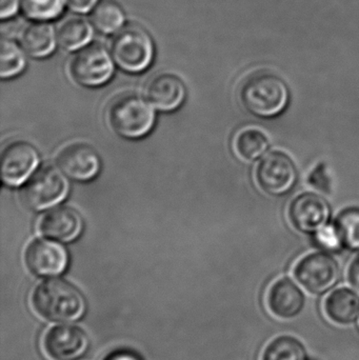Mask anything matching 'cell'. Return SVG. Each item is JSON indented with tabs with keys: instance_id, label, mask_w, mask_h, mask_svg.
<instances>
[{
	"instance_id": "obj_2",
	"label": "cell",
	"mask_w": 359,
	"mask_h": 360,
	"mask_svg": "<svg viewBox=\"0 0 359 360\" xmlns=\"http://www.w3.org/2000/svg\"><path fill=\"white\" fill-rule=\"evenodd\" d=\"M244 109L259 118H273L288 107V84L272 72H257L249 76L240 91Z\"/></svg>"
},
{
	"instance_id": "obj_19",
	"label": "cell",
	"mask_w": 359,
	"mask_h": 360,
	"mask_svg": "<svg viewBox=\"0 0 359 360\" xmlns=\"http://www.w3.org/2000/svg\"><path fill=\"white\" fill-rule=\"evenodd\" d=\"M94 30L91 21L84 17H69L56 30L58 44L69 52L81 50L92 41Z\"/></svg>"
},
{
	"instance_id": "obj_16",
	"label": "cell",
	"mask_w": 359,
	"mask_h": 360,
	"mask_svg": "<svg viewBox=\"0 0 359 360\" xmlns=\"http://www.w3.org/2000/svg\"><path fill=\"white\" fill-rule=\"evenodd\" d=\"M150 103L162 112H171L181 107L187 94L185 84L173 74H159L150 80L145 89Z\"/></svg>"
},
{
	"instance_id": "obj_29",
	"label": "cell",
	"mask_w": 359,
	"mask_h": 360,
	"mask_svg": "<svg viewBox=\"0 0 359 360\" xmlns=\"http://www.w3.org/2000/svg\"><path fill=\"white\" fill-rule=\"evenodd\" d=\"M347 279L351 287L359 292V254L351 260L347 270Z\"/></svg>"
},
{
	"instance_id": "obj_3",
	"label": "cell",
	"mask_w": 359,
	"mask_h": 360,
	"mask_svg": "<svg viewBox=\"0 0 359 360\" xmlns=\"http://www.w3.org/2000/svg\"><path fill=\"white\" fill-rule=\"evenodd\" d=\"M110 52L120 69L129 73H141L153 63L155 44L145 27L126 25L114 35Z\"/></svg>"
},
{
	"instance_id": "obj_14",
	"label": "cell",
	"mask_w": 359,
	"mask_h": 360,
	"mask_svg": "<svg viewBox=\"0 0 359 360\" xmlns=\"http://www.w3.org/2000/svg\"><path fill=\"white\" fill-rule=\"evenodd\" d=\"M59 169L65 176L78 181L94 179L100 170V158L86 143H72L61 150L57 158Z\"/></svg>"
},
{
	"instance_id": "obj_4",
	"label": "cell",
	"mask_w": 359,
	"mask_h": 360,
	"mask_svg": "<svg viewBox=\"0 0 359 360\" xmlns=\"http://www.w3.org/2000/svg\"><path fill=\"white\" fill-rule=\"evenodd\" d=\"M107 118L110 126L118 135L136 139L151 132L155 122V112L139 95L124 94L111 103Z\"/></svg>"
},
{
	"instance_id": "obj_23",
	"label": "cell",
	"mask_w": 359,
	"mask_h": 360,
	"mask_svg": "<svg viewBox=\"0 0 359 360\" xmlns=\"http://www.w3.org/2000/svg\"><path fill=\"white\" fill-rule=\"evenodd\" d=\"M27 53L14 40L4 37L0 42V76L4 79L19 75L27 65Z\"/></svg>"
},
{
	"instance_id": "obj_6",
	"label": "cell",
	"mask_w": 359,
	"mask_h": 360,
	"mask_svg": "<svg viewBox=\"0 0 359 360\" xmlns=\"http://www.w3.org/2000/svg\"><path fill=\"white\" fill-rule=\"evenodd\" d=\"M65 173L54 167H44L25 181L21 200L33 211H42L61 202L69 193Z\"/></svg>"
},
{
	"instance_id": "obj_10",
	"label": "cell",
	"mask_w": 359,
	"mask_h": 360,
	"mask_svg": "<svg viewBox=\"0 0 359 360\" xmlns=\"http://www.w3.org/2000/svg\"><path fill=\"white\" fill-rule=\"evenodd\" d=\"M266 302L268 310L275 319L294 321L305 312L307 296L294 281L282 277L270 285Z\"/></svg>"
},
{
	"instance_id": "obj_12",
	"label": "cell",
	"mask_w": 359,
	"mask_h": 360,
	"mask_svg": "<svg viewBox=\"0 0 359 360\" xmlns=\"http://www.w3.org/2000/svg\"><path fill=\"white\" fill-rule=\"evenodd\" d=\"M39 164V156L31 143L18 141L4 148L0 160V172L4 184L18 186L27 181Z\"/></svg>"
},
{
	"instance_id": "obj_28",
	"label": "cell",
	"mask_w": 359,
	"mask_h": 360,
	"mask_svg": "<svg viewBox=\"0 0 359 360\" xmlns=\"http://www.w3.org/2000/svg\"><path fill=\"white\" fill-rule=\"evenodd\" d=\"M99 0H67V6L74 13L86 14L92 12Z\"/></svg>"
},
{
	"instance_id": "obj_22",
	"label": "cell",
	"mask_w": 359,
	"mask_h": 360,
	"mask_svg": "<svg viewBox=\"0 0 359 360\" xmlns=\"http://www.w3.org/2000/svg\"><path fill=\"white\" fill-rule=\"evenodd\" d=\"M267 135L259 129L247 128L240 131L234 139V151L244 162H255L269 149Z\"/></svg>"
},
{
	"instance_id": "obj_8",
	"label": "cell",
	"mask_w": 359,
	"mask_h": 360,
	"mask_svg": "<svg viewBox=\"0 0 359 360\" xmlns=\"http://www.w3.org/2000/svg\"><path fill=\"white\" fill-rule=\"evenodd\" d=\"M297 170L293 160L282 152L266 155L257 165L255 180L261 191L269 196L288 194L297 181Z\"/></svg>"
},
{
	"instance_id": "obj_1",
	"label": "cell",
	"mask_w": 359,
	"mask_h": 360,
	"mask_svg": "<svg viewBox=\"0 0 359 360\" xmlns=\"http://www.w3.org/2000/svg\"><path fill=\"white\" fill-rule=\"evenodd\" d=\"M32 306L42 319L59 323L78 321L86 310L81 292L63 279H48L39 283L32 294Z\"/></svg>"
},
{
	"instance_id": "obj_27",
	"label": "cell",
	"mask_w": 359,
	"mask_h": 360,
	"mask_svg": "<svg viewBox=\"0 0 359 360\" xmlns=\"http://www.w3.org/2000/svg\"><path fill=\"white\" fill-rule=\"evenodd\" d=\"M21 10V0H0V18L8 20Z\"/></svg>"
},
{
	"instance_id": "obj_26",
	"label": "cell",
	"mask_w": 359,
	"mask_h": 360,
	"mask_svg": "<svg viewBox=\"0 0 359 360\" xmlns=\"http://www.w3.org/2000/svg\"><path fill=\"white\" fill-rule=\"evenodd\" d=\"M318 243L324 249L331 251L339 249L341 245L335 228H324L318 232Z\"/></svg>"
},
{
	"instance_id": "obj_30",
	"label": "cell",
	"mask_w": 359,
	"mask_h": 360,
	"mask_svg": "<svg viewBox=\"0 0 359 360\" xmlns=\"http://www.w3.org/2000/svg\"><path fill=\"white\" fill-rule=\"evenodd\" d=\"M105 360H143L138 355L135 353L131 352V351L120 350L116 351V352L112 353Z\"/></svg>"
},
{
	"instance_id": "obj_21",
	"label": "cell",
	"mask_w": 359,
	"mask_h": 360,
	"mask_svg": "<svg viewBox=\"0 0 359 360\" xmlns=\"http://www.w3.org/2000/svg\"><path fill=\"white\" fill-rule=\"evenodd\" d=\"M261 360H311L307 347L296 336L282 334L270 340L261 353Z\"/></svg>"
},
{
	"instance_id": "obj_24",
	"label": "cell",
	"mask_w": 359,
	"mask_h": 360,
	"mask_svg": "<svg viewBox=\"0 0 359 360\" xmlns=\"http://www.w3.org/2000/svg\"><path fill=\"white\" fill-rule=\"evenodd\" d=\"M67 0H21V11L30 20L48 22L63 15Z\"/></svg>"
},
{
	"instance_id": "obj_7",
	"label": "cell",
	"mask_w": 359,
	"mask_h": 360,
	"mask_svg": "<svg viewBox=\"0 0 359 360\" xmlns=\"http://www.w3.org/2000/svg\"><path fill=\"white\" fill-rule=\"evenodd\" d=\"M111 52L98 44H89L77 51L70 63V74L80 86L95 88L107 84L114 74Z\"/></svg>"
},
{
	"instance_id": "obj_5",
	"label": "cell",
	"mask_w": 359,
	"mask_h": 360,
	"mask_svg": "<svg viewBox=\"0 0 359 360\" xmlns=\"http://www.w3.org/2000/svg\"><path fill=\"white\" fill-rule=\"evenodd\" d=\"M293 274L308 293L322 296L337 287L341 266L330 254L315 252L301 257L295 264Z\"/></svg>"
},
{
	"instance_id": "obj_25",
	"label": "cell",
	"mask_w": 359,
	"mask_h": 360,
	"mask_svg": "<svg viewBox=\"0 0 359 360\" xmlns=\"http://www.w3.org/2000/svg\"><path fill=\"white\" fill-rule=\"evenodd\" d=\"M334 228L341 245L353 251L359 250V209L352 207L341 212Z\"/></svg>"
},
{
	"instance_id": "obj_17",
	"label": "cell",
	"mask_w": 359,
	"mask_h": 360,
	"mask_svg": "<svg viewBox=\"0 0 359 360\" xmlns=\"http://www.w3.org/2000/svg\"><path fill=\"white\" fill-rule=\"evenodd\" d=\"M327 319L339 327H352L359 321V295L350 288L333 290L324 302Z\"/></svg>"
},
{
	"instance_id": "obj_9",
	"label": "cell",
	"mask_w": 359,
	"mask_h": 360,
	"mask_svg": "<svg viewBox=\"0 0 359 360\" xmlns=\"http://www.w3.org/2000/svg\"><path fill=\"white\" fill-rule=\"evenodd\" d=\"M330 217L326 199L314 193H303L291 201L288 218L295 230L306 234L320 232Z\"/></svg>"
},
{
	"instance_id": "obj_18",
	"label": "cell",
	"mask_w": 359,
	"mask_h": 360,
	"mask_svg": "<svg viewBox=\"0 0 359 360\" xmlns=\"http://www.w3.org/2000/svg\"><path fill=\"white\" fill-rule=\"evenodd\" d=\"M58 44L57 32L48 22L33 21L20 36V46L33 58H46L54 53Z\"/></svg>"
},
{
	"instance_id": "obj_20",
	"label": "cell",
	"mask_w": 359,
	"mask_h": 360,
	"mask_svg": "<svg viewBox=\"0 0 359 360\" xmlns=\"http://www.w3.org/2000/svg\"><path fill=\"white\" fill-rule=\"evenodd\" d=\"M93 27L103 35H115L124 27L126 14L114 0H99L90 15Z\"/></svg>"
},
{
	"instance_id": "obj_11",
	"label": "cell",
	"mask_w": 359,
	"mask_h": 360,
	"mask_svg": "<svg viewBox=\"0 0 359 360\" xmlns=\"http://www.w3.org/2000/svg\"><path fill=\"white\" fill-rule=\"evenodd\" d=\"M25 259L27 269L39 277L58 276L69 264L67 250L53 239L32 241L25 250Z\"/></svg>"
},
{
	"instance_id": "obj_15",
	"label": "cell",
	"mask_w": 359,
	"mask_h": 360,
	"mask_svg": "<svg viewBox=\"0 0 359 360\" xmlns=\"http://www.w3.org/2000/svg\"><path fill=\"white\" fill-rule=\"evenodd\" d=\"M84 220L76 210L58 207L46 212L39 222V231L53 240L71 243L81 234Z\"/></svg>"
},
{
	"instance_id": "obj_13",
	"label": "cell",
	"mask_w": 359,
	"mask_h": 360,
	"mask_svg": "<svg viewBox=\"0 0 359 360\" xmlns=\"http://www.w3.org/2000/svg\"><path fill=\"white\" fill-rule=\"evenodd\" d=\"M86 332L75 326L51 328L44 338V349L53 360H78L89 350Z\"/></svg>"
}]
</instances>
